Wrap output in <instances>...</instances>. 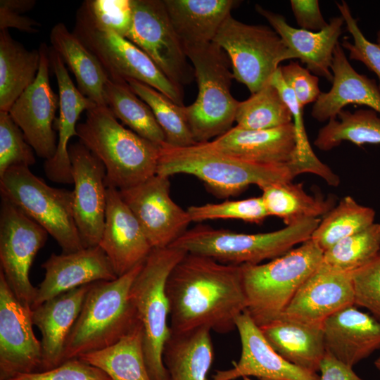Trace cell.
I'll return each instance as SVG.
<instances>
[{
    "label": "cell",
    "mask_w": 380,
    "mask_h": 380,
    "mask_svg": "<svg viewBox=\"0 0 380 380\" xmlns=\"http://www.w3.org/2000/svg\"><path fill=\"white\" fill-rule=\"evenodd\" d=\"M165 290L171 334L201 328L228 333L247 310L241 265L203 255L186 253L171 271Z\"/></svg>",
    "instance_id": "obj_1"
},
{
    "label": "cell",
    "mask_w": 380,
    "mask_h": 380,
    "mask_svg": "<svg viewBox=\"0 0 380 380\" xmlns=\"http://www.w3.org/2000/svg\"><path fill=\"white\" fill-rule=\"evenodd\" d=\"M156 174L194 176L220 198L236 196L250 185L259 188L292 182L300 172L292 163L264 164L248 161L209 147L205 143L186 147L160 146Z\"/></svg>",
    "instance_id": "obj_2"
},
{
    "label": "cell",
    "mask_w": 380,
    "mask_h": 380,
    "mask_svg": "<svg viewBox=\"0 0 380 380\" xmlns=\"http://www.w3.org/2000/svg\"><path fill=\"white\" fill-rule=\"evenodd\" d=\"M86 115L77 137L103 164L107 186L123 190L156 175L161 146L125 128L106 106L96 105Z\"/></svg>",
    "instance_id": "obj_3"
},
{
    "label": "cell",
    "mask_w": 380,
    "mask_h": 380,
    "mask_svg": "<svg viewBox=\"0 0 380 380\" xmlns=\"http://www.w3.org/2000/svg\"><path fill=\"white\" fill-rule=\"evenodd\" d=\"M143 263L114 280L91 284L66 341L64 362L115 343L138 323L129 291Z\"/></svg>",
    "instance_id": "obj_4"
},
{
    "label": "cell",
    "mask_w": 380,
    "mask_h": 380,
    "mask_svg": "<svg viewBox=\"0 0 380 380\" xmlns=\"http://www.w3.org/2000/svg\"><path fill=\"white\" fill-rule=\"evenodd\" d=\"M321 220L306 219L265 233L244 234L199 224L187 229L170 246L218 262L241 265L278 258L310 239Z\"/></svg>",
    "instance_id": "obj_5"
},
{
    "label": "cell",
    "mask_w": 380,
    "mask_h": 380,
    "mask_svg": "<svg viewBox=\"0 0 380 380\" xmlns=\"http://www.w3.org/2000/svg\"><path fill=\"white\" fill-rule=\"evenodd\" d=\"M186 252L167 246L153 248L132 284L129 297L142 329V344L151 380H169L163 362L164 347L171 331L166 282Z\"/></svg>",
    "instance_id": "obj_6"
},
{
    "label": "cell",
    "mask_w": 380,
    "mask_h": 380,
    "mask_svg": "<svg viewBox=\"0 0 380 380\" xmlns=\"http://www.w3.org/2000/svg\"><path fill=\"white\" fill-rule=\"evenodd\" d=\"M324 251L311 239L266 263L241 265L247 311L260 327L279 317L321 265Z\"/></svg>",
    "instance_id": "obj_7"
},
{
    "label": "cell",
    "mask_w": 380,
    "mask_h": 380,
    "mask_svg": "<svg viewBox=\"0 0 380 380\" xmlns=\"http://www.w3.org/2000/svg\"><path fill=\"white\" fill-rule=\"evenodd\" d=\"M185 53L198 88L196 101L185 106V113L196 143H205L226 133L235 121L239 101L231 94V63L214 42L186 49Z\"/></svg>",
    "instance_id": "obj_8"
},
{
    "label": "cell",
    "mask_w": 380,
    "mask_h": 380,
    "mask_svg": "<svg viewBox=\"0 0 380 380\" xmlns=\"http://www.w3.org/2000/svg\"><path fill=\"white\" fill-rule=\"evenodd\" d=\"M1 198L6 199L42 226L62 253L84 248L72 212V191L48 185L26 166H14L0 176Z\"/></svg>",
    "instance_id": "obj_9"
},
{
    "label": "cell",
    "mask_w": 380,
    "mask_h": 380,
    "mask_svg": "<svg viewBox=\"0 0 380 380\" xmlns=\"http://www.w3.org/2000/svg\"><path fill=\"white\" fill-rule=\"evenodd\" d=\"M213 42L228 56L234 79L246 85L251 94L270 82L282 61L295 58L272 27L246 24L231 15Z\"/></svg>",
    "instance_id": "obj_10"
},
{
    "label": "cell",
    "mask_w": 380,
    "mask_h": 380,
    "mask_svg": "<svg viewBox=\"0 0 380 380\" xmlns=\"http://www.w3.org/2000/svg\"><path fill=\"white\" fill-rule=\"evenodd\" d=\"M74 34L98 58L113 80L148 84L175 103L183 104L182 88L172 83L134 44L111 31L94 28L76 20Z\"/></svg>",
    "instance_id": "obj_11"
},
{
    "label": "cell",
    "mask_w": 380,
    "mask_h": 380,
    "mask_svg": "<svg viewBox=\"0 0 380 380\" xmlns=\"http://www.w3.org/2000/svg\"><path fill=\"white\" fill-rule=\"evenodd\" d=\"M133 22L127 37L175 84L192 82L193 67L177 34L163 0H132Z\"/></svg>",
    "instance_id": "obj_12"
},
{
    "label": "cell",
    "mask_w": 380,
    "mask_h": 380,
    "mask_svg": "<svg viewBox=\"0 0 380 380\" xmlns=\"http://www.w3.org/2000/svg\"><path fill=\"white\" fill-rule=\"evenodd\" d=\"M48 232L22 210L1 198L0 210V272L21 302L32 305L37 287L30 280V270Z\"/></svg>",
    "instance_id": "obj_13"
},
{
    "label": "cell",
    "mask_w": 380,
    "mask_h": 380,
    "mask_svg": "<svg viewBox=\"0 0 380 380\" xmlns=\"http://www.w3.org/2000/svg\"><path fill=\"white\" fill-rule=\"evenodd\" d=\"M170 177L155 175L132 187L119 190L153 248L170 246L191 220L170 196Z\"/></svg>",
    "instance_id": "obj_14"
},
{
    "label": "cell",
    "mask_w": 380,
    "mask_h": 380,
    "mask_svg": "<svg viewBox=\"0 0 380 380\" xmlns=\"http://www.w3.org/2000/svg\"><path fill=\"white\" fill-rule=\"evenodd\" d=\"M33 325L32 307L17 298L0 272V380L40 370L42 344Z\"/></svg>",
    "instance_id": "obj_15"
},
{
    "label": "cell",
    "mask_w": 380,
    "mask_h": 380,
    "mask_svg": "<svg viewBox=\"0 0 380 380\" xmlns=\"http://www.w3.org/2000/svg\"><path fill=\"white\" fill-rule=\"evenodd\" d=\"M74 184L72 212L84 248L99 246L106 210V169L80 141L69 146Z\"/></svg>",
    "instance_id": "obj_16"
},
{
    "label": "cell",
    "mask_w": 380,
    "mask_h": 380,
    "mask_svg": "<svg viewBox=\"0 0 380 380\" xmlns=\"http://www.w3.org/2000/svg\"><path fill=\"white\" fill-rule=\"evenodd\" d=\"M39 50L40 65L37 77L13 103L8 113L37 156L47 160L53 156L57 148L53 122L59 98L50 85L49 49L42 43Z\"/></svg>",
    "instance_id": "obj_17"
},
{
    "label": "cell",
    "mask_w": 380,
    "mask_h": 380,
    "mask_svg": "<svg viewBox=\"0 0 380 380\" xmlns=\"http://www.w3.org/2000/svg\"><path fill=\"white\" fill-rule=\"evenodd\" d=\"M241 353L238 362L229 369L217 370L211 380H234L254 376L259 380H320L312 372L288 362L268 343L247 310L235 321Z\"/></svg>",
    "instance_id": "obj_18"
},
{
    "label": "cell",
    "mask_w": 380,
    "mask_h": 380,
    "mask_svg": "<svg viewBox=\"0 0 380 380\" xmlns=\"http://www.w3.org/2000/svg\"><path fill=\"white\" fill-rule=\"evenodd\" d=\"M42 267L45 270V276L37 287L32 309L73 289L118 277L99 246L69 253H52Z\"/></svg>",
    "instance_id": "obj_19"
},
{
    "label": "cell",
    "mask_w": 380,
    "mask_h": 380,
    "mask_svg": "<svg viewBox=\"0 0 380 380\" xmlns=\"http://www.w3.org/2000/svg\"><path fill=\"white\" fill-rule=\"evenodd\" d=\"M352 305H355L351 272L336 270L322 262L280 316L323 324L334 313Z\"/></svg>",
    "instance_id": "obj_20"
},
{
    "label": "cell",
    "mask_w": 380,
    "mask_h": 380,
    "mask_svg": "<svg viewBox=\"0 0 380 380\" xmlns=\"http://www.w3.org/2000/svg\"><path fill=\"white\" fill-rule=\"evenodd\" d=\"M99 246L118 277L143 262L153 248L120 191L107 186L105 224Z\"/></svg>",
    "instance_id": "obj_21"
},
{
    "label": "cell",
    "mask_w": 380,
    "mask_h": 380,
    "mask_svg": "<svg viewBox=\"0 0 380 380\" xmlns=\"http://www.w3.org/2000/svg\"><path fill=\"white\" fill-rule=\"evenodd\" d=\"M49 57L59 92V117L56 126L58 140L56 153L51 159L45 160L44 170L52 182L73 184L68 144L72 137L77 135V122L80 114L96 104L75 86L63 59L52 49H49Z\"/></svg>",
    "instance_id": "obj_22"
},
{
    "label": "cell",
    "mask_w": 380,
    "mask_h": 380,
    "mask_svg": "<svg viewBox=\"0 0 380 380\" xmlns=\"http://www.w3.org/2000/svg\"><path fill=\"white\" fill-rule=\"evenodd\" d=\"M255 8L279 34L295 58L300 59L315 75L332 82L331 66L334 52L339 43L338 39L345 24L341 16L331 18L324 29L312 32L291 26L283 15L267 10L259 4H256Z\"/></svg>",
    "instance_id": "obj_23"
},
{
    "label": "cell",
    "mask_w": 380,
    "mask_h": 380,
    "mask_svg": "<svg viewBox=\"0 0 380 380\" xmlns=\"http://www.w3.org/2000/svg\"><path fill=\"white\" fill-rule=\"evenodd\" d=\"M323 331L326 352L349 367L380 350V322L355 305L325 319Z\"/></svg>",
    "instance_id": "obj_24"
},
{
    "label": "cell",
    "mask_w": 380,
    "mask_h": 380,
    "mask_svg": "<svg viewBox=\"0 0 380 380\" xmlns=\"http://www.w3.org/2000/svg\"><path fill=\"white\" fill-rule=\"evenodd\" d=\"M91 284L63 293L32 309L33 324L42 334L39 371L51 369L64 362L66 341Z\"/></svg>",
    "instance_id": "obj_25"
},
{
    "label": "cell",
    "mask_w": 380,
    "mask_h": 380,
    "mask_svg": "<svg viewBox=\"0 0 380 380\" xmlns=\"http://www.w3.org/2000/svg\"><path fill=\"white\" fill-rule=\"evenodd\" d=\"M205 144L215 150L264 164L293 162L296 153L293 122L262 130L244 129L235 126Z\"/></svg>",
    "instance_id": "obj_26"
},
{
    "label": "cell",
    "mask_w": 380,
    "mask_h": 380,
    "mask_svg": "<svg viewBox=\"0 0 380 380\" xmlns=\"http://www.w3.org/2000/svg\"><path fill=\"white\" fill-rule=\"evenodd\" d=\"M331 70V88L319 95L312 108V118L319 122L336 118L350 104L367 106L380 114L379 86L351 66L339 43L334 49Z\"/></svg>",
    "instance_id": "obj_27"
},
{
    "label": "cell",
    "mask_w": 380,
    "mask_h": 380,
    "mask_svg": "<svg viewBox=\"0 0 380 380\" xmlns=\"http://www.w3.org/2000/svg\"><path fill=\"white\" fill-rule=\"evenodd\" d=\"M259 328L274 350L286 360L312 372L319 371L326 353L323 324L279 316Z\"/></svg>",
    "instance_id": "obj_28"
},
{
    "label": "cell",
    "mask_w": 380,
    "mask_h": 380,
    "mask_svg": "<svg viewBox=\"0 0 380 380\" xmlns=\"http://www.w3.org/2000/svg\"><path fill=\"white\" fill-rule=\"evenodd\" d=\"M172 25L185 49L213 42L222 25L240 1L163 0Z\"/></svg>",
    "instance_id": "obj_29"
},
{
    "label": "cell",
    "mask_w": 380,
    "mask_h": 380,
    "mask_svg": "<svg viewBox=\"0 0 380 380\" xmlns=\"http://www.w3.org/2000/svg\"><path fill=\"white\" fill-rule=\"evenodd\" d=\"M51 49L74 75L77 89L97 106H106L104 87L109 76L98 58L62 23L50 33Z\"/></svg>",
    "instance_id": "obj_30"
},
{
    "label": "cell",
    "mask_w": 380,
    "mask_h": 380,
    "mask_svg": "<svg viewBox=\"0 0 380 380\" xmlns=\"http://www.w3.org/2000/svg\"><path fill=\"white\" fill-rule=\"evenodd\" d=\"M210 331L201 328L183 334H170L163 350L169 380H208L214 359Z\"/></svg>",
    "instance_id": "obj_31"
},
{
    "label": "cell",
    "mask_w": 380,
    "mask_h": 380,
    "mask_svg": "<svg viewBox=\"0 0 380 380\" xmlns=\"http://www.w3.org/2000/svg\"><path fill=\"white\" fill-rule=\"evenodd\" d=\"M40 65L39 49L29 51L0 30V111H7L34 81Z\"/></svg>",
    "instance_id": "obj_32"
},
{
    "label": "cell",
    "mask_w": 380,
    "mask_h": 380,
    "mask_svg": "<svg viewBox=\"0 0 380 380\" xmlns=\"http://www.w3.org/2000/svg\"><path fill=\"white\" fill-rule=\"evenodd\" d=\"M106 373L111 380H151L142 344V329L138 323L115 343L77 357Z\"/></svg>",
    "instance_id": "obj_33"
},
{
    "label": "cell",
    "mask_w": 380,
    "mask_h": 380,
    "mask_svg": "<svg viewBox=\"0 0 380 380\" xmlns=\"http://www.w3.org/2000/svg\"><path fill=\"white\" fill-rule=\"evenodd\" d=\"M268 216L281 218L287 225L327 215L334 205L333 197L309 195L301 183L272 184L260 188Z\"/></svg>",
    "instance_id": "obj_34"
},
{
    "label": "cell",
    "mask_w": 380,
    "mask_h": 380,
    "mask_svg": "<svg viewBox=\"0 0 380 380\" xmlns=\"http://www.w3.org/2000/svg\"><path fill=\"white\" fill-rule=\"evenodd\" d=\"M107 107L129 129L158 145L165 143L164 133L150 107L125 80L109 79L104 87Z\"/></svg>",
    "instance_id": "obj_35"
},
{
    "label": "cell",
    "mask_w": 380,
    "mask_h": 380,
    "mask_svg": "<svg viewBox=\"0 0 380 380\" xmlns=\"http://www.w3.org/2000/svg\"><path fill=\"white\" fill-rule=\"evenodd\" d=\"M338 120L330 119L318 132L315 146L322 151H329L342 141L357 146L380 144V116L372 109H360L351 113L341 110Z\"/></svg>",
    "instance_id": "obj_36"
},
{
    "label": "cell",
    "mask_w": 380,
    "mask_h": 380,
    "mask_svg": "<svg viewBox=\"0 0 380 380\" xmlns=\"http://www.w3.org/2000/svg\"><path fill=\"white\" fill-rule=\"evenodd\" d=\"M325 215L311 236L324 252L339 241L374 224L375 212L348 196Z\"/></svg>",
    "instance_id": "obj_37"
},
{
    "label": "cell",
    "mask_w": 380,
    "mask_h": 380,
    "mask_svg": "<svg viewBox=\"0 0 380 380\" xmlns=\"http://www.w3.org/2000/svg\"><path fill=\"white\" fill-rule=\"evenodd\" d=\"M132 91L151 109L162 129L165 144L175 147L196 144L185 113L179 106L146 84L134 80L127 81Z\"/></svg>",
    "instance_id": "obj_38"
},
{
    "label": "cell",
    "mask_w": 380,
    "mask_h": 380,
    "mask_svg": "<svg viewBox=\"0 0 380 380\" xmlns=\"http://www.w3.org/2000/svg\"><path fill=\"white\" fill-rule=\"evenodd\" d=\"M236 127L250 130L269 129L292 122V115L279 91L270 82L239 102Z\"/></svg>",
    "instance_id": "obj_39"
},
{
    "label": "cell",
    "mask_w": 380,
    "mask_h": 380,
    "mask_svg": "<svg viewBox=\"0 0 380 380\" xmlns=\"http://www.w3.org/2000/svg\"><path fill=\"white\" fill-rule=\"evenodd\" d=\"M280 67V66H279ZM270 83L279 91L281 96L289 108L294 126L296 153L293 163L302 173H312L331 186L339 184L340 179L326 164L322 163L313 152L308 141L304 125L303 108L300 106L293 91L285 84L279 68L273 75Z\"/></svg>",
    "instance_id": "obj_40"
},
{
    "label": "cell",
    "mask_w": 380,
    "mask_h": 380,
    "mask_svg": "<svg viewBox=\"0 0 380 380\" xmlns=\"http://www.w3.org/2000/svg\"><path fill=\"white\" fill-rule=\"evenodd\" d=\"M380 252V222L348 236L324 252L322 262L339 271L351 272Z\"/></svg>",
    "instance_id": "obj_41"
},
{
    "label": "cell",
    "mask_w": 380,
    "mask_h": 380,
    "mask_svg": "<svg viewBox=\"0 0 380 380\" xmlns=\"http://www.w3.org/2000/svg\"><path fill=\"white\" fill-rule=\"evenodd\" d=\"M76 20L127 39L133 22L132 0L84 1L77 12Z\"/></svg>",
    "instance_id": "obj_42"
},
{
    "label": "cell",
    "mask_w": 380,
    "mask_h": 380,
    "mask_svg": "<svg viewBox=\"0 0 380 380\" xmlns=\"http://www.w3.org/2000/svg\"><path fill=\"white\" fill-rule=\"evenodd\" d=\"M186 211L191 222L213 220H239L260 224L268 216L261 196L217 203L191 205Z\"/></svg>",
    "instance_id": "obj_43"
},
{
    "label": "cell",
    "mask_w": 380,
    "mask_h": 380,
    "mask_svg": "<svg viewBox=\"0 0 380 380\" xmlns=\"http://www.w3.org/2000/svg\"><path fill=\"white\" fill-rule=\"evenodd\" d=\"M34 152L8 112L0 111V176L12 167L34 165Z\"/></svg>",
    "instance_id": "obj_44"
},
{
    "label": "cell",
    "mask_w": 380,
    "mask_h": 380,
    "mask_svg": "<svg viewBox=\"0 0 380 380\" xmlns=\"http://www.w3.org/2000/svg\"><path fill=\"white\" fill-rule=\"evenodd\" d=\"M336 6L353 39V43L343 40L341 46L349 51L350 59L362 62L376 75L380 87V31L378 32L377 43L369 42L362 34L356 19L353 17L348 4L342 1L337 2Z\"/></svg>",
    "instance_id": "obj_45"
},
{
    "label": "cell",
    "mask_w": 380,
    "mask_h": 380,
    "mask_svg": "<svg viewBox=\"0 0 380 380\" xmlns=\"http://www.w3.org/2000/svg\"><path fill=\"white\" fill-rule=\"evenodd\" d=\"M354 305L367 309L380 322V252L351 272Z\"/></svg>",
    "instance_id": "obj_46"
},
{
    "label": "cell",
    "mask_w": 380,
    "mask_h": 380,
    "mask_svg": "<svg viewBox=\"0 0 380 380\" xmlns=\"http://www.w3.org/2000/svg\"><path fill=\"white\" fill-rule=\"evenodd\" d=\"M8 380H111L99 368L79 358L63 362L47 370L18 374Z\"/></svg>",
    "instance_id": "obj_47"
},
{
    "label": "cell",
    "mask_w": 380,
    "mask_h": 380,
    "mask_svg": "<svg viewBox=\"0 0 380 380\" xmlns=\"http://www.w3.org/2000/svg\"><path fill=\"white\" fill-rule=\"evenodd\" d=\"M279 69L285 84L293 91L302 108L317 101L322 93L317 76L293 61L280 66Z\"/></svg>",
    "instance_id": "obj_48"
},
{
    "label": "cell",
    "mask_w": 380,
    "mask_h": 380,
    "mask_svg": "<svg viewBox=\"0 0 380 380\" xmlns=\"http://www.w3.org/2000/svg\"><path fill=\"white\" fill-rule=\"evenodd\" d=\"M291 10L301 29L319 32L327 25L320 11L317 0H291Z\"/></svg>",
    "instance_id": "obj_49"
},
{
    "label": "cell",
    "mask_w": 380,
    "mask_h": 380,
    "mask_svg": "<svg viewBox=\"0 0 380 380\" xmlns=\"http://www.w3.org/2000/svg\"><path fill=\"white\" fill-rule=\"evenodd\" d=\"M319 371L320 380H362L353 371V367L346 365L327 352L322 360Z\"/></svg>",
    "instance_id": "obj_50"
},
{
    "label": "cell",
    "mask_w": 380,
    "mask_h": 380,
    "mask_svg": "<svg viewBox=\"0 0 380 380\" xmlns=\"http://www.w3.org/2000/svg\"><path fill=\"white\" fill-rule=\"evenodd\" d=\"M40 25L34 19L0 8V30L15 28L20 31L32 34L39 31L37 27H40Z\"/></svg>",
    "instance_id": "obj_51"
},
{
    "label": "cell",
    "mask_w": 380,
    "mask_h": 380,
    "mask_svg": "<svg viewBox=\"0 0 380 380\" xmlns=\"http://www.w3.org/2000/svg\"><path fill=\"white\" fill-rule=\"evenodd\" d=\"M36 4L34 0H1L0 8L12 12L23 13L32 10Z\"/></svg>",
    "instance_id": "obj_52"
},
{
    "label": "cell",
    "mask_w": 380,
    "mask_h": 380,
    "mask_svg": "<svg viewBox=\"0 0 380 380\" xmlns=\"http://www.w3.org/2000/svg\"><path fill=\"white\" fill-rule=\"evenodd\" d=\"M374 365L380 371V356L375 360Z\"/></svg>",
    "instance_id": "obj_53"
},
{
    "label": "cell",
    "mask_w": 380,
    "mask_h": 380,
    "mask_svg": "<svg viewBox=\"0 0 380 380\" xmlns=\"http://www.w3.org/2000/svg\"><path fill=\"white\" fill-rule=\"evenodd\" d=\"M242 380H253V379L248 376H244L242 378Z\"/></svg>",
    "instance_id": "obj_54"
}]
</instances>
